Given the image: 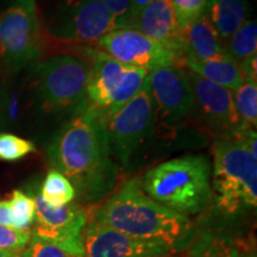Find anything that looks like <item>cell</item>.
Instances as JSON below:
<instances>
[{"label":"cell","instance_id":"obj_1","mask_svg":"<svg viewBox=\"0 0 257 257\" xmlns=\"http://www.w3.org/2000/svg\"><path fill=\"white\" fill-rule=\"evenodd\" d=\"M47 159L72 182L81 204H99L117 187L120 168L111 152L106 117L92 104L63 124L48 147Z\"/></svg>","mask_w":257,"mask_h":257},{"label":"cell","instance_id":"obj_2","mask_svg":"<svg viewBox=\"0 0 257 257\" xmlns=\"http://www.w3.org/2000/svg\"><path fill=\"white\" fill-rule=\"evenodd\" d=\"M92 218L133 238L165 244L170 251H184L197 236L187 216L148 197L138 179L125 181L94 208Z\"/></svg>","mask_w":257,"mask_h":257},{"label":"cell","instance_id":"obj_3","mask_svg":"<svg viewBox=\"0 0 257 257\" xmlns=\"http://www.w3.org/2000/svg\"><path fill=\"white\" fill-rule=\"evenodd\" d=\"M212 166L206 155H186L149 169L141 180L144 193L180 214H198L212 200Z\"/></svg>","mask_w":257,"mask_h":257},{"label":"cell","instance_id":"obj_4","mask_svg":"<svg viewBox=\"0 0 257 257\" xmlns=\"http://www.w3.org/2000/svg\"><path fill=\"white\" fill-rule=\"evenodd\" d=\"M212 199L224 216L236 217L256 210L257 157L238 133L223 136L213 148Z\"/></svg>","mask_w":257,"mask_h":257},{"label":"cell","instance_id":"obj_5","mask_svg":"<svg viewBox=\"0 0 257 257\" xmlns=\"http://www.w3.org/2000/svg\"><path fill=\"white\" fill-rule=\"evenodd\" d=\"M41 107L70 118L89 104V63L76 55H54L38 61L30 70Z\"/></svg>","mask_w":257,"mask_h":257},{"label":"cell","instance_id":"obj_6","mask_svg":"<svg viewBox=\"0 0 257 257\" xmlns=\"http://www.w3.org/2000/svg\"><path fill=\"white\" fill-rule=\"evenodd\" d=\"M89 63L87 95L89 104L105 114L115 113L131 100L147 81V70L126 66L96 48L86 50Z\"/></svg>","mask_w":257,"mask_h":257},{"label":"cell","instance_id":"obj_7","mask_svg":"<svg viewBox=\"0 0 257 257\" xmlns=\"http://www.w3.org/2000/svg\"><path fill=\"white\" fill-rule=\"evenodd\" d=\"M43 54V37L36 0H12L0 14V61L18 70L37 63Z\"/></svg>","mask_w":257,"mask_h":257},{"label":"cell","instance_id":"obj_8","mask_svg":"<svg viewBox=\"0 0 257 257\" xmlns=\"http://www.w3.org/2000/svg\"><path fill=\"white\" fill-rule=\"evenodd\" d=\"M111 152L118 165L126 167L133 156L152 136L155 108L147 81L136 95L106 118Z\"/></svg>","mask_w":257,"mask_h":257},{"label":"cell","instance_id":"obj_9","mask_svg":"<svg viewBox=\"0 0 257 257\" xmlns=\"http://www.w3.org/2000/svg\"><path fill=\"white\" fill-rule=\"evenodd\" d=\"M95 48L107 56L152 73L167 67H180L185 57L155 42L134 28H118L95 43Z\"/></svg>","mask_w":257,"mask_h":257},{"label":"cell","instance_id":"obj_10","mask_svg":"<svg viewBox=\"0 0 257 257\" xmlns=\"http://www.w3.org/2000/svg\"><path fill=\"white\" fill-rule=\"evenodd\" d=\"M36 207V236L54 243L73 257L85 256V229L88 212L78 202L61 207L49 206L37 193L34 198Z\"/></svg>","mask_w":257,"mask_h":257},{"label":"cell","instance_id":"obj_11","mask_svg":"<svg viewBox=\"0 0 257 257\" xmlns=\"http://www.w3.org/2000/svg\"><path fill=\"white\" fill-rule=\"evenodd\" d=\"M114 29L113 16L101 0H68L51 36L72 43L95 44Z\"/></svg>","mask_w":257,"mask_h":257},{"label":"cell","instance_id":"obj_12","mask_svg":"<svg viewBox=\"0 0 257 257\" xmlns=\"http://www.w3.org/2000/svg\"><path fill=\"white\" fill-rule=\"evenodd\" d=\"M147 85L155 115L166 121H179L197 111L187 73L180 67H167L149 73Z\"/></svg>","mask_w":257,"mask_h":257},{"label":"cell","instance_id":"obj_13","mask_svg":"<svg viewBox=\"0 0 257 257\" xmlns=\"http://www.w3.org/2000/svg\"><path fill=\"white\" fill-rule=\"evenodd\" d=\"M187 76L194 95L195 108L200 112L208 127L221 136L233 135L244 127L234 107L232 92L189 70Z\"/></svg>","mask_w":257,"mask_h":257},{"label":"cell","instance_id":"obj_14","mask_svg":"<svg viewBox=\"0 0 257 257\" xmlns=\"http://www.w3.org/2000/svg\"><path fill=\"white\" fill-rule=\"evenodd\" d=\"M169 253L165 244L133 238L88 218L83 257H163Z\"/></svg>","mask_w":257,"mask_h":257},{"label":"cell","instance_id":"obj_15","mask_svg":"<svg viewBox=\"0 0 257 257\" xmlns=\"http://www.w3.org/2000/svg\"><path fill=\"white\" fill-rule=\"evenodd\" d=\"M130 28L185 57V41L179 29L172 0H152L134 18Z\"/></svg>","mask_w":257,"mask_h":257},{"label":"cell","instance_id":"obj_16","mask_svg":"<svg viewBox=\"0 0 257 257\" xmlns=\"http://www.w3.org/2000/svg\"><path fill=\"white\" fill-rule=\"evenodd\" d=\"M184 62L189 72L229 91H236L244 82L240 64L229 55L213 60H199L186 54Z\"/></svg>","mask_w":257,"mask_h":257},{"label":"cell","instance_id":"obj_17","mask_svg":"<svg viewBox=\"0 0 257 257\" xmlns=\"http://www.w3.org/2000/svg\"><path fill=\"white\" fill-rule=\"evenodd\" d=\"M186 54L199 60H213L227 55L221 40L207 15H204L182 30Z\"/></svg>","mask_w":257,"mask_h":257},{"label":"cell","instance_id":"obj_18","mask_svg":"<svg viewBox=\"0 0 257 257\" xmlns=\"http://www.w3.org/2000/svg\"><path fill=\"white\" fill-rule=\"evenodd\" d=\"M207 17L220 40H227L242 27L248 16L246 0H210Z\"/></svg>","mask_w":257,"mask_h":257},{"label":"cell","instance_id":"obj_19","mask_svg":"<svg viewBox=\"0 0 257 257\" xmlns=\"http://www.w3.org/2000/svg\"><path fill=\"white\" fill-rule=\"evenodd\" d=\"M188 257H239V251L230 237L213 231H201L189 245Z\"/></svg>","mask_w":257,"mask_h":257},{"label":"cell","instance_id":"obj_20","mask_svg":"<svg viewBox=\"0 0 257 257\" xmlns=\"http://www.w3.org/2000/svg\"><path fill=\"white\" fill-rule=\"evenodd\" d=\"M225 51L234 61L240 63L257 55V25L252 19H246L242 27L230 36Z\"/></svg>","mask_w":257,"mask_h":257},{"label":"cell","instance_id":"obj_21","mask_svg":"<svg viewBox=\"0 0 257 257\" xmlns=\"http://www.w3.org/2000/svg\"><path fill=\"white\" fill-rule=\"evenodd\" d=\"M41 197L49 206L61 207L75 199L72 182L56 169H50L41 187Z\"/></svg>","mask_w":257,"mask_h":257},{"label":"cell","instance_id":"obj_22","mask_svg":"<svg viewBox=\"0 0 257 257\" xmlns=\"http://www.w3.org/2000/svg\"><path fill=\"white\" fill-rule=\"evenodd\" d=\"M234 107L244 126L256 128L257 124V80H244L232 94Z\"/></svg>","mask_w":257,"mask_h":257},{"label":"cell","instance_id":"obj_23","mask_svg":"<svg viewBox=\"0 0 257 257\" xmlns=\"http://www.w3.org/2000/svg\"><path fill=\"white\" fill-rule=\"evenodd\" d=\"M12 217V227L16 230L27 231L35 223L36 207L35 200L24 192L16 189L12 193L11 200L9 201Z\"/></svg>","mask_w":257,"mask_h":257},{"label":"cell","instance_id":"obj_24","mask_svg":"<svg viewBox=\"0 0 257 257\" xmlns=\"http://www.w3.org/2000/svg\"><path fill=\"white\" fill-rule=\"evenodd\" d=\"M36 150L31 141L12 134H0V160L14 162Z\"/></svg>","mask_w":257,"mask_h":257},{"label":"cell","instance_id":"obj_25","mask_svg":"<svg viewBox=\"0 0 257 257\" xmlns=\"http://www.w3.org/2000/svg\"><path fill=\"white\" fill-rule=\"evenodd\" d=\"M210 0H172L180 30H184L204 15L207 14Z\"/></svg>","mask_w":257,"mask_h":257},{"label":"cell","instance_id":"obj_26","mask_svg":"<svg viewBox=\"0 0 257 257\" xmlns=\"http://www.w3.org/2000/svg\"><path fill=\"white\" fill-rule=\"evenodd\" d=\"M21 257H73L54 243L31 234L30 242L18 253Z\"/></svg>","mask_w":257,"mask_h":257},{"label":"cell","instance_id":"obj_27","mask_svg":"<svg viewBox=\"0 0 257 257\" xmlns=\"http://www.w3.org/2000/svg\"><path fill=\"white\" fill-rule=\"evenodd\" d=\"M31 234L30 230L21 231L0 225V250L9 252L21 251L30 242Z\"/></svg>","mask_w":257,"mask_h":257},{"label":"cell","instance_id":"obj_28","mask_svg":"<svg viewBox=\"0 0 257 257\" xmlns=\"http://www.w3.org/2000/svg\"><path fill=\"white\" fill-rule=\"evenodd\" d=\"M113 16L118 28H128L131 23L130 0H101Z\"/></svg>","mask_w":257,"mask_h":257},{"label":"cell","instance_id":"obj_29","mask_svg":"<svg viewBox=\"0 0 257 257\" xmlns=\"http://www.w3.org/2000/svg\"><path fill=\"white\" fill-rule=\"evenodd\" d=\"M0 225L12 227V217L9 201H0Z\"/></svg>","mask_w":257,"mask_h":257},{"label":"cell","instance_id":"obj_30","mask_svg":"<svg viewBox=\"0 0 257 257\" xmlns=\"http://www.w3.org/2000/svg\"><path fill=\"white\" fill-rule=\"evenodd\" d=\"M152 0H130V8H131V22L134 21V18L140 14L146 6L149 4ZM131 25V23H130ZM130 28V27H128Z\"/></svg>","mask_w":257,"mask_h":257},{"label":"cell","instance_id":"obj_31","mask_svg":"<svg viewBox=\"0 0 257 257\" xmlns=\"http://www.w3.org/2000/svg\"><path fill=\"white\" fill-rule=\"evenodd\" d=\"M10 253H11V252L4 251V250H0V257H8Z\"/></svg>","mask_w":257,"mask_h":257},{"label":"cell","instance_id":"obj_32","mask_svg":"<svg viewBox=\"0 0 257 257\" xmlns=\"http://www.w3.org/2000/svg\"><path fill=\"white\" fill-rule=\"evenodd\" d=\"M239 257H240V255H239ZM242 257H256V255L252 252H249V253H244V255H242Z\"/></svg>","mask_w":257,"mask_h":257},{"label":"cell","instance_id":"obj_33","mask_svg":"<svg viewBox=\"0 0 257 257\" xmlns=\"http://www.w3.org/2000/svg\"><path fill=\"white\" fill-rule=\"evenodd\" d=\"M8 257H21V256H19L18 253H16V252H11Z\"/></svg>","mask_w":257,"mask_h":257},{"label":"cell","instance_id":"obj_34","mask_svg":"<svg viewBox=\"0 0 257 257\" xmlns=\"http://www.w3.org/2000/svg\"><path fill=\"white\" fill-rule=\"evenodd\" d=\"M163 257H169V255H167V256H163Z\"/></svg>","mask_w":257,"mask_h":257}]
</instances>
